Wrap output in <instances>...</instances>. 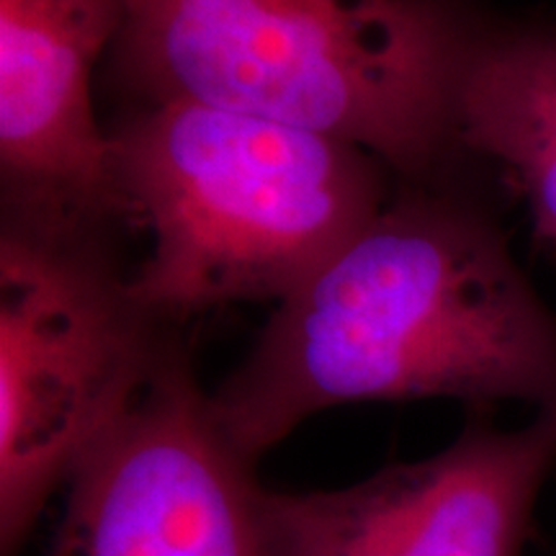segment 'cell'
Returning a JSON list of instances; mask_svg holds the SVG:
<instances>
[{
	"label": "cell",
	"instance_id": "8",
	"mask_svg": "<svg viewBox=\"0 0 556 556\" xmlns=\"http://www.w3.org/2000/svg\"><path fill=\"white\" fill-rule=\"evenodd\" d=\"M456 135L523 199L536 240L556 245V21L486 9L458 73Z\"/></svg>",
	"mask_w": 556,
	"mask_h": 556
},
{
	"label": "cell",
	"instance_id": "2",
	"mask_svg": "<svg viewBox=\"0 0 556 556\" xmlns=\"http://www.w3.org/2000/svg\"><path fill=\"white\" fill-rule=\"evenodd\" d=\"M484 13V0H124L106 75L131 106L261 116L443 184L467 163L456 88Z\"/></svg>",
	"mask_w": 556,
	"mask_h": 556
},
{
	"label": "cell",
	"instance_id": "1",
	"mask_svg": "<svg viewBox=\"0 0 556 556\" xmlns=\"http://www.w3.org/2000/svg\"><path fill=\"white\" fill-rule=\"evenodd\" d=\"M556 405V315L484 201L456 180L392 193L212 392L253 462L312 415L351 402Z\"/></svg>",
	"mask_w": 556,
	"mask_h": 556
},
{
	"label": "cell",
	"instance_id": "4",
	"mask_svg": "<svg viewBox=\"0 0 556 556\" xmlns=\"http://www.w3.org/2000/svg\"><path fill=\"white\" fill-rule=\"evenodd\" d=\"M184 343L111 261L106 232L3 219L0 552L16 556L86 456Z\"/></svg>",
	"mask_w": 556,
	"mask_h": 556
},
{
	"label": "cell",
	"instance_id": "5",
	"mask_svg": "<svg viewBox=\"0 0 556 556\" xmlns=\"http://www.w3.org/2000/svg\"><path fill=\"white\" fill-rule=\"evenodd\" d=\"M255 469L180 343L67 482L45 556H276Z\"/></svg>",
	"mask_w": 556,
	"mask_h": 556
},
{
	"label": "cell",
	"instance_id": "3",
	"mask_svg": "<svg viewBox=\"0 0 556 556\" xmlns=\"http://www.w3.org/2000/svg\"><path fill=\"white\" fill-rule=\"evenodd\" d=\"M109 139L131 225L152 238L131 294L170 328L281 302L377 217L397 178L358 144L191 101L129 106Z\"/></svg>",
	"mask_w": 556,
	"mask_h": 556
},
{
	"label": "cell",
	"instance_id": "7",
	"mask_svg": "<svg viewBox=\"0 0 556 556\" xmlns=\"http://www.w3.org/2000/svg\"><path fill=\"white\" fill-rule=\"evenodd\" d=\"M124 0H0V176L5 219L109 232L131 225L96 119L93 73Z\"/></svg>",
	"mask_w": 556,
	"mask_h": 556
},
{
	"label": "cell",
	"instance_id": "6",
	"mask_svg": "<svg viewBox=\"0 0 556 556\" xmlns=\"http://www.w3.org/2000/svg\"><path fill=\"white\" fill-rule=\"evenodd\" d=\"M556 467V405L523 428L469 420L446 448L340 490H268L276 556H523Z\"/></svg>",
	"mask_w": 556,
	"mask_h": 556
}]
</instances>
